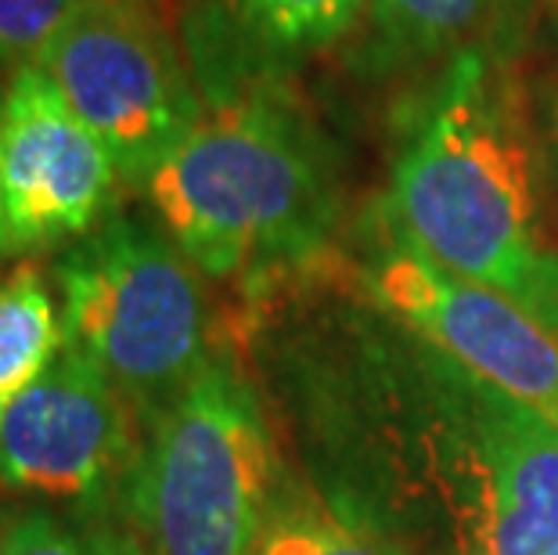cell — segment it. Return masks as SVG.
I'll use <instances>...</instances> for the list:
<instances>
[{"label":"cell","mask_w":558,"mask_h":555,"mask_svg":"<svg viewBox=\"0 0 558 555\" xmlns=\"http://www.w3.org/2000/svg\"><path fill=\"white\" fill-rule=\"evenodd\" d=\"M65 347L148 422L223 350L206 275L156 217L116 209L51 264Z\"/></svg>","instance_id":"3"},{"label":"cell","mask_w":558,"mask_h":555,"mask_svg":"<svg viewBox=\"0 0 558 555\" xmlns=\"http://www.w3.org/2000/svg\"><path fill=\"white\" fill-rule=\"evenodd\" d=\"M364 8L367 0H195L181 26L202 101L292 84L295 69L350 37Z\"/></svg>","instance_id":"10"},{"label":"cell","mask_w":558,"mask_h":555,"mask_svg":"<svg viewBox=\"0 0 558 555\" xmlns=\"http://www.w3.org/2000/svg\"><path fill=\"white\" fill-rule=\"evenodd\" d=\"M364 65L372 73L450 65L465 55L512 58L526 0H367Z\"/></svg>","instance_id":"11"},{"label":"cell","mask_w":558,"mask_h":555,"mask_svg":"<svg viewBox=\"0 0 558 555\" xmlns=\"http://www.w3.org/2000/svg\"><path fill=\"white\" fill-rule=\"evenodd\" d=\"M65 350L51 275L26 260L0 281V422Z\"/></svg>","instance_id":"12"},{"label":"cell","mask_w":558,"mask_h":555,"mask_svg":"<svg viewBox=\"0 0 558 555\" xmlns=\"http://www.w3.org/2000/svg\"><path fill=\"white\" fill-rule=\"evenodd\" d=\"M378 231L372 289L386 311L425 347L558 426V336L551 328L501 292L439 267L400 231L393 214Z\"/></svg>","instance_id":"9"},{"label":"cell","mask_w":558,"mask_h":555,"mask_svg":"<svg viewBox=\"0 0 558 555\" xmlns=\"http://www.w3.org/2000/svg\"><path fill=\"white\" fill-rule=\"evenodd\" d=\"M275 472L264 400L242 361L220 350L148 422L120 519L148 555H256Z\"/></svg>","instance_id":"4"},{"label":"cell","mask_w":558,"mask_h":555,"mask_svg":"<svg viewBox=\"0 0 558 555\" xmlns=\"http://www.w3.org/2000/svg\"><path fill=\"white\" fill-rule=\"evenodd\" d=\"M141 192L202 275L239 286L248 303L314 267L339 217L328 137L292 84L206 105Z\"/></svg>","instance_id":"2"},{"label":"cell","mask_w":558,"mask_h":555,"mask_svg":"<svg viewBox=\"0 0 558 555\" xmlns=\"http://www.w3.org/2000/svg\"><path fill=\"white\" fill-rule=\"evenodd\" d=\"M141 444L145 422L130 400L65 347L0 422V491L76 516H112Z\"/></svg>","instance_id":"7"},{"label":"cell","mask_w":558,"mask_h":555,"mask_svg":"<svg viewBox=\"0 0 558 555\" xmlns=\"http://www.w3.org/2000/svg\"><path fill=\"white\" fill-rule=\"evenodd\" d=\"M256 555H403L386 534L331 509L314 494L275 498Z\"/></svg>","instance_id":"14"},{"label":"cell","mask_w":558,"mask_h":555,"mask_svg":"<svg viewBox=\"0 0 558 555\" xmlns=\"http://www.w3.org/2000/svg\"><path fill=\"white\" fill-rule=\"evenodd\" d=\"M76 0H0V76L40 65Z\"/></svg>","instance_id":"15"},{"label":"cell","mask_w":558,"mask_h":555,"mask_svg":"<svg viewBox=\"0 0 558 555\" xmlns=\"http://www.w3.org/2000/svg\"><path fill=\"white\" fill-rule=\"evenodd\" d=\"M458 555H558V426L436 353Z\"/></svg>","instance_id":"6"},{"label":"cell","mask_w":558,"mask_h":555,"mask_svg":"<svg viewBox=\"0 0 558 555\" xmlns=\"http://www.w3.org/2000/svg\"><path fill=\"white\" fill-rule=\"evenodd\" d=\"M0 555H148V548L116 516H76L26 502L0 512Z\"/></svg>","instance_id":"13"},{"label":"cell","mask_w":558,"mask_h":555,"mask_svg":"<svg viewBox=\"0 0 558 555\" xmlns=\"http://www.w3.org/2000/svg\"><path fill=\"white\" fill-rule=\"evenodd\" d=\"M40 65L130 188H145L206 116L170 0H76Z\"/></svg>","instance_id":"5"},{"label":"cell","mask_w":558,"mask_h":555,"mask_svg":"<svg viewBox=\"0 0 558 555\" xmlns=\"http://www.w3.org/2000/svg\"><path fill=\"white\" fill-rule=\"evenodd\" d=\"M515 58L465 55L414 101L389 214L439 267L558 336V242L544 224Z\"/></svg>","instance_id":"1"},{"label":"cell","mask_w":558,"mask_h":555,"mask_svg":"<svg viewBox=\"0 0 558 555\" xmlns=\"http://www.w3.org/2000/svg\"><path fill=\"white\" fill-rule=\"evenodd\" d=\"M0 130H4V87H0Z\"/></svg>","instance_id":"17"},{"label":"cell","mask_w":558,"mask_h":555,"mask_svg":"<svg viewBox=\"0 0 558 555\" xmlns=\"http://www.w3.org/2000/svg\"><path fill=\"white\" fill-rule=\"evenodd\" d=\"M548 4H551V11H555V19H558V0H548Z\"/></svg>","instance_id":"18"},{"label":"cell","mask_w":558,"mask_h":555,"mask_svg":"<svg viewBox=\"0 0 558 555\" xmlns=\"http://www.w3.org/2000/svg\"><path fill=\"white\" fill-rule=\"evenodd\" d=\"M548 126H551V137H555V145H558V80H555L551 98H548Z\"/></svg>","instance_id":"16"},{"label":"cell","mask_w":558,"mask_h":555,"mask_svg":"<svg viewBox=\"0 0 558 555\" xmlns=\"http://www.w3.org/2000/svg\"><path fill=\"white\" fill-rule=\"evenodd\" d=\"M123 177L109 148L73 112L44 65L4 84L0 130V260L62 253L120 203Z\"/></svg>","instance_id":"8"}]
</instances>
